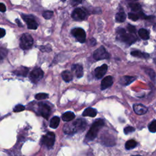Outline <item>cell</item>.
I'll return each mask as SVG.
<instances>
[{
    "instance_id": "cell-1",
    "label": "cell",
    "mask_w": 156,
    "mask_h": 156,
    "mask_svg": "<svg viewBox=\"0 0 156 156\" xmlns=\"http://www.w3.org/2000/svg\"><path fill=\"white\" fill-rule=\"evenodd\" d=\"M104 121L102 119L99 118L96 120L93 124L91 125L90 129L85 136V141L88 142L93 140L97 137L98 132L104 126Z\"/></svg>"
},
{
    "instance_id": "cell-2",
    "label": "cell",
    "mask_w": 156,
    "mask_h": 156,
    "mask_svg": "<svg viewBox=\"0 0 156 156\" xmlns=\"http://www.w3.org/2000/svg\"><path fill=\"white\" fill-rule=\"evenodd\" d=\"M117 39L120 41L126 43L129 45H132L136 42L137 37L132 34H127L123 28L118 29L117 31Z\"/></svg>"
},
{
    "instance_id": "cell-3",
    "label": "cell",
    "mask_w": 156,
    "mask_h": 156,
    "mask_svg": "<svg viewBox=\"0 0 156 156\" xmlns=\"http://www.w3.org/2000/svg\"><path fill=\"white\" fill-rule=\"evenodd\" d=\"M34 40L32 36L29 34H23L20 38V47L22 49H29L33 45Z\"/></svg>"
},
{
    "instance_id": "cell-4",
    "label": "cell",
    "mask_w": 156,
    "mask_h": 156,
    "mask_svg": "<svg viewBox=\"0 0 156 156\" xmlns=\"http://www.w3.org/2000/svg\"><path fill=\"white\" fill-rule=\"evenodd\" d=\"M94 59L96 60L108 59L110 57L109 54L107 53L105 48L101 46L99 48L95 51L93 53Z\"/></svg>"
},
{
    "instance_id": "cell-5",
    "label": "cell",
    "mask_w": 156,
    "mask_h": 156,
    "mask_svg": "<svg viewBox=\"0 0 156 156\" xmlns=\"http://www.w3.org/2000/svg\"><path fill=\"white\" fill-rule=\"evenodd\" d=\"M55 139L56 137L54 133L49 132L42 137V142L47 148H51L54 145V144L55 143Z\"/></svg>"
},
{
    "instance_id": "cell-6",
    "label": "cell",
    "mask_w": 156,
    "mask_h": 156,
    "mask_svg": "<svg viewBox=\"0 0 156 156\" xmlns=\"http://www.w3.org/2000/svg\"><path fill=\"white\" fill-rule=\"evenodd\" d=\"M71 34L79 42L83 43L85 42L86 34L83 29L80 27L74 28L71 31Z\"/></svg>"
},
{
    "instance_id": "cell-7",
    "label": "cell",
    "mask_w": 156,
    "mask_h": 156,
    "mask_svg": "<svg viewBox=\"0 0 156 156\" xmlns=\"http://www.w3.org/2000/svg\"><path fill=\"white\" fill-rule=\"evenodd\" d=\"M71 16L76 21H83L87 19V14L86 11L82 8H78L73 10Z\"/></svg>"
},
{
    "instance_id": "cell-8",
    "label": "cell",
    "mask_w": 156,
    "mask_h": 156,
    "mask_svg": "<svg viewBox=\"0 0 156 156\" xmlns=\"http://www.w3.org/2000/svg\"><path fill=\"white\" fill-rule=\"evenodd\" d=\"M30 79L34 83H36L38 80H41L43 77V71L42 69L36 68L30 73Z\"/></svg>"
},
{
    "instance_id": "cell-9",
    "label": "cell",
    "mask_w": 156,
    "mask_h": 156,
    "mask_svg": "<svg viewBox=\"0 0 156 156\" xmlns=\"http://www.w3.org/2000/svg\"><path fill=\"white\" fill-rule=\"evenodd\" d=\"M63 132L66 134H73L75 133L78 132L76 124L75 121L74 122H70L66 124H65L64 127H63Z\"/></svg>"
},
{
    "instance_id": "cell-10",
    "label": "cell",
    "mask_w": 156,
    "mask_h": 156,
    "mask_svg": "<svg viewBox=\"0 0 156 156\" xmlns=\"http://www.w3.org/2000/svg\"><path fill=\"white\" fill-rule=\"evenodd\" d=\"M22 18L26 21L28 29L30 30H35L38 27V24L34 20L32 16L29 15H22Z\"/></svg>"
},
{
    "instance_id": "cell-11",
    "label": "cell",
    "mask_w": 156,
    "mask_h": 156,
    "mask_svg": "<svg viewBox=\"0 0 156 156\" xmlns=\"http://www.w3.org/2000/svg\"><path fill=\"white\" fill-rule=\"evenodd\" d=\"M108 69V67L106 64H103L101 67H97L95 70V76L98 79H100L104 77L106 74Z\"/></svg>"
},
{
    "instance_id": "cell-12",
    "label": "cell",
    "mask_w": 156,
    "mask_h": 156,
    "mask_svg": "<svg viewBox=\"0 0 156 156\" xmlns=\"http://www.w3.org/2000/svg\"><path fill=\"white\" fill-rule=\"evenodd\" d=\"M40 113L44 118L47 120L51 113L50 107L47 104H42L40 107Z\"/></svg>"
},
{
    "instance_id": "cell-13",
    "label": "cell",
    "mask_w": 156,
    "mask_h": 156,
    "mask_svg": "<svg viewBox=\"0 0 156 156\" xmlns=\"http://www.w3.org/2000/svg\"><path fill=\"white\" fill-rule=\"evenodd\" d=\"M133 109H134V112L138 115H143L146 113L148 109V108L142 104H136L133 106Z\"/></svg>"
},
{
    "instance_id": "cell-14",
    "label": "cell",
    "mask_w": 156,
    "mask_h": 156,
    "mask_svg": "<svg viewBox=\"0 0 156 156\" xmlns=\"http://www.w3.org/2000/svg\"><path fill=\"white\" fill-rule=\"evenodd\" d=\"M113 78L111 76H107L105 77L101 81V89L103 90L109 88L110 87H111V85L113 84Z\"/></svg>"
},
{
    "instance_id": "cell-15",
    "label": "cell",
    "mask_w": 156,
    "mask_h": 156,
    "mask_svg": "<svg viewBox=\"0 0 156 156\" xmlns=\"http://www.w3.org/2000/svg\"><path fill=\"white\" fill-rule=\"evenodd\" d=\"M72 71L75 73V75L78 78H80L83 76L84 70L83 67L80 64H74L72 66Z\"/></svg>"
},
{
    "instance_id": "cell-16",
    "label": "cell",
    "mask_w": 156,
    "mask_h": 156,
    "mask_svg": "<svg viewBox=\"0 0 156 156\" xmlns=\"http://www.w3.org/2000/svg\"><path fill=\"white\" fill-rule=\"evenodd\" d=\"M135 80V78L131 76H124L121 78L120 80V83L123 85H128L131 84Z\"/></svg>"
},
{
    "instance_id": "cell-17",
    "label": "cell",
    "mask_w": 156,
    "mask_h": 156,
    "mask_svg": "<svg viewBox=\"0 0 156 156\" xmlns=\"http://www.w3.org/2000/svg\"><path fill=\"white\" fill-rule=\"evenodd\" d=\"M97 115V111L95 109L92 107L87 108L84 112L82 113L83 117H95Z\"/></svg>"
},
{
    "instance_id": "cell-18",
    "label": "cell",
    "mask_w": 156,
    "mask_h": 156,
    "mask_svg": "<svg viewBox=\"0 0 156 156\" xmlns=\"http://www.w3.org/2000/svg\"><path fill=\"white\" fill-rule=\"evenodd\" d=\"M75 118V114L73 112L68 111L63 113L62 116V119L65 122H70Z\"/></svg>"
},
{
    "instance_id": "cell-19",
    "label": "cell",
    "mask_w": 156,
    "mask_h": 156,
    "mask_svg": "<svg viewBox=\"0 0 156 156\" xmlns=\"http://www.w3.org/2000/svg\"><path fill=\"white\" fill-rule=\"evenodd\" d=\"M28 72H29L28 68L23 67H21L14 71L15 74L17 75V76H26Z\"/></svg>"
},
{
    "instance_id": "cell-20",
    "label": "cell",
    "mask_w": 156,
    "mask_h": 156,
    "mask_svg": "<svg viewBox=\"0 0 156 156\" xmlns=\"http://www.w3.org/2000/svg\"><path fill=\"white\" fill-rule=\"evenodd\" d=\"M61 75H62V79L66 82H70L71 80H72L73 78V74L70 71H68V70H65L64 71H63Z\"/></svg>"
},
{
    "instance_id": "cell-21",
    "label": "cell",
    "mask_w": 156,
    "mask_h": 156,
    "mask_svg": "<svg viewBox=\"0 0 156 156\" xmlns=\"http://www.w3.org/2000/svg\"><path fill=\"white\" fill-rule=\"evenodd\" d=\"M60 123V118L58 117H54L50 121L49 126L53 129H56Z\"/></svg>"
},
{
    "instance_id": "cell-22",
    "label": "cell",
    "mask_w": 156,
    "mask_h": 156,
    "mask_svg": "<svg viewBox=\"0 0 156 156\" xmlns=\"http://www.w3.org/2000/svg\"><path fill=\"white\" fill-rule=\"evenodd\" d=\"M138 35L144 40H147L149 38V34L148 31L145 29L142 28L138 31Z\"/></svg>"
},
{
    "instance_id": "cell-23",
    "label": "cell",
    "mask_w": 156,
    "mask_h": 156,
    "mask_svg": "<svg viewBox=\"0 0 156 156\" xmlns=\"http://www.w3.org/2000/svg\"><path fill=\"white\" fill-rule=\"evenodd\" d=\"M131 55L132 56L137 57H144V58L147 59L149 57V55L147 53H142L140 51H134L131 52Z\"/></svg>"
},
{
    "instance_id": "cell-24",
    "label": "cell",
    "mask_w": 156,
    "mask_h": 156,
    "mask_svg": "<svg viewBox=\"0 0 156 156\" xmlns=\"http://www.w3.org/2000/svg\"><path fill=\"white\" fill-rule=\"evenodd\" d=\"M126 15L124 12H120L117 14L115 15V20L117 22L123 23L126 20Z\"/></svg>"
},
{
    "instance_id": "cell-25",
    "label": "cell",
    "mask_w": 156,
    "mask_h": 156,
    "mask_svg": "<svg viewBox=\"0 0 156 156\" xmlns=\"http://www.w3.org/2000/svg\"><path fill=\"white\" fill-rule=\"evenodd\" d=\"M137 144V143L134 140H130L126 143L125 148L126 149H128V150L132 149L133 148H135Z\"/></svg>"
},
{
    "instance_id": "cell-26",
    "label": "cell",
    "mask_w": 156,
    "mask_h": 156,
    "mask_svg": "<svg viewBox=\"0 0 156 156\" xmlns=\"http://www.w3.org/2000/svg\"><path fill=\"white\" fill-rule=\"evenodd\" d=\"M130 8L134 12H140L142 9V7L140 4L136 3H131L129 4Z\"/></svg>"
},
{
    "instance_id": "cell-27",
    "label": "cell",
    "mask_w": 156,
    "mask_h": 156,
    "mask_svg": "<svg viewBox=\"0 0 156 156\" xmlns=\"http://www.w3.org/2000/svg\"><path fill=\"white\" fill-rule=\"evenodd\" d=\"M144 71H145V73L150 77V78H151L153 80H155L156 75H155V71L153 70V69H151V68H144Z\"/></svg>"
},
{
    "instance_id": "cell-28",
    "label": "cell",
    "mask_w": 156,
    "mask_h": 156,
    "mask_svg": "<svg viewBox=\"0 0 156 156\" xmlns=\"http://www.w3.org/2000/svg\"><path fill=\"white\" fill-rule=\"evenodd\" d=\"M148 129L149 131L153 133L156 132V120H153L152 122L149 124Z\"/></svg>"
},
{
    "instance_id": "cell-29",
    "label": "cell",
    "mask_w": 156,
    "mask_h": 156,
    "mask_svg": "<svg viewBox=\"0 0 156 156\" xmlns=\"http://www.w3.org/2000/svg\"><path fill=\"white\" fill-rule=\"evenodd\" d=\"M53 16V12L51 10H47L45 11V12L43 13V16L46 20H49L51 19Z\"/></svg>"
},
{
    "instance_id": "cell-30",
    "label": "cell",
    "mask_w": 156,
    "mask_h": 156,
    "mask_svg": "<svg viewBox=\"0 0 156 156\" xmlns=\"http://www.w3.org/2000/svg\"><path fill=\"white\" fill-rule=\"evenodd\" d=\"M36 98L38 100H45L47 99L48 97V95L45 93H40L37 95H36Z\"/></svg>"
},
{
    "instance_id": "cell-31",
    "label": "cell",
    "mask_w": 156,
    "mask_h": 156,
    "mask_svg": "<svg viewBox=\"0 0 156 156\" xmlns=\"http://www.w3.org/2000/svg\"><path fill=\"white\" fill-rule=\"evenodd\" d=\"M25 109V107L24 106H23L21 104H19L16 105L14 109V112H20L21 111H23Z\"/></svg>"
},
{
    "instance_id": "cell-32",
    "label": "cell",
    "mask_w": 156,
    "mask_h": 156,
    "mask_svg": "<svg viewBox=\"0 0 156 156\" xmlns=\"http://www.w3.org/2000/svg\"><path fill=\"white\" fill-rule=\"evenodd\" d=\"M135 131V129L134 128H133V127L132 126H128L124 128V132L125 134H130V133H132Z\"/></svg>"
},
{
    "instance_id": "cell-33",
    "label": "cell",
    "mask_w": 156,
    "mask_h": 156,
    "mask_svg": "<svg viewBox=\"0 0 156 156\" xmlns=\"http://www.w3.org/2000/svg\"><path fill=\"white\" fill-rule=\"evenodd\" d=\"M128 17L129 19H131L132 21H137V20H138V19H139L138 14H136L134 13H129Z\"/></svg>"
},
{
    "instance_id": "cell-34",
    "label": "cell",
    "mask_w": 156,
    "mask_h": 156,
    "mask_svg": "<svg viewBox=\"0 0 156 156\" xmlns=\"http://www.w3.org/2000/svg\"><path fill=\"white\" fill-rule=\"evenodd\" d=\"M127 30L130 32V34H134L136 32V27L132 25H128L127 26Z\"/></svg>"
},
{
    "instance_id": "cell-35",
    "label": "cell",
    "mask_w": 156,
    "mask_h": 156,
    "mask_svg": "<svg viewBox=\"0 0 156 156\" xmlns=\"http://www.w3.org/2000/svg\"><path fill=\"white\" fill-rule=\"evenodd\" d=\"M5 10H6V7H5L4 4L0 3V12H5Z\"/></svg>"
},
{
    "instance_id": "cell-36",
    "label": "cell",
    "mask_w": 156,
    "mask_h": 156,
    "mask_svg": "<svg viewBox=\"0 0 156 156\" xmlns=\"http://www.w3.org/2000/svg\"><path fill=\"white\" fill-rule=\"evenodd\" d=\"M5 34V31L3 28H0V38L4 37Z\"/></svg>"
},
{
    "instance_id": "cell-37",
    "label": "cell",
    "mask_w": 156,
    "mask_h": 156,
    "mask_svg": "<svg viewBox=\"0 0 156 156\" xmlns=\"http://www.w3.org/2000/svg\"><path fill=\"white\" fill-rule=\"evenodd\" d=\"M5 55V51L3 49L0 48V60L3 59V57Z\"/></svg>"
},
{
    "instance_id": "cell-38",
    "label": "cell",
    "mask_w": 156,
    "mask_h": 156,
    "mask_svg": "<svg viewBox=\"0 0 156 156\" xmlns=\"http://www.w3.org/2000/svg\"><path fill=\"white\" fill-rule=\"evenodd\" d=\"M91 42L90 43V45H92V46H93V45H95V43H96V40L95 39H94V38H92V39H91Z\"/></svg>"
},
{
    "instance_id": "cell-39",
    "label": "cell",
    "mask_w": 156,
    "mask_h": 156,
    "mask_svg": "<svg viewBox=\"0 0 156 156\" xmlns=\"http://www.w3.org/2000/svg\"><path fill=\"white\" fill-rule=\"evenodd\" d=\"M16 22L17 23H18V25L19 26H22V24L21 23V22L20 21H19V20H18V19H16Z\"/></svg>"
},
{
    "instance_id": "cell-40",
    "label": "cell",
    "mask_w": 156,
    "mask_h": 156,
    "mask_svg": "<svg viewBox=\"0 0 156 156\" xmlns=\"http://www.w3.org/2000/svg\"><path fill=\"white\" fill-rule=\"evenodd\" d=\"M132 156H141V155H132Z\"/></svg>"
}]
</instances>
